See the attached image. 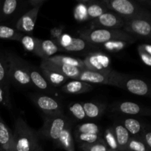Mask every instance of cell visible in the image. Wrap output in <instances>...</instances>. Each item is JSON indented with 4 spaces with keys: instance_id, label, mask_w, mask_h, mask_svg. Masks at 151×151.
I'll return each mask as SVG.
<instances>
[{
    "instance_id": "5bb4252c",
    "label": "cell",
    "mask_w": 151,
    "mask_h": 151,
    "mask_svg": "<svg viewBox=\"0 0 151 151\" xmlns=\"http://www.w3.org/2000/svg\"><path fill=\"white\" fill-rule=\"evenodd\" d=\"M112 110L118 113L130 116L147 114L146 109L136 103L129 101L119 102L112 106Z\"/></svg>"
},
{
    "instance_id": "e575fe53",
    "label": "cell",
    "mask_w": 151,
    "mask_h": 151,
    "mask_svg": "<svg viewBox=\"0 0 151 151\" xmlns=\"http://www.w3.org/2000/svg\"><path fill=\"white\" fill-rule=\"evenodd\" d=\"M103 139L105 142H106V145L109 147V149L112 150L119 151L112 127H109L105 131L104 137Z\"/></svg>"
},
{
    "instance_id": "bcb514c9",
    "label": "cell",
    "mask_w": 151,
    "mask_h": 151,
    "mask_svg": "<svg viewBox=\"0 0 151 151\" xmlns=\"http://www.w3.org/2000/svg\"><path fill=\"white\" fill-rule=\"evenodd\" d=\"M33 151H44V150H43V149L41 148V147L40 146V145L38 144V145H37L36 147H35V149H34Z\"/></svg>"
},
{
    "instance_id": "f907efd6",
    "label": "cell",
    "mask_w": 151,
    "mask_h": 151,
    "mask_svg": "<svg viewBox=\"0 0 151 151\" xmlns=\"http://www.w3.org/2000/svg\"><path fill=\"white\" fill-rule=\"evenodd\" d=\"M0 119H1V117H0Z\"/></svg>"
},
{
    "instance_id": "d6a6232c",
    "label": "cell",
    "mask_w": 151,
    "mask_h": 151,
    "mask_svg": "<svg viewBox=\"0 0 151 151\" xmlns=\"http://www.w3.org/2000/svg\"><path fill=\"white\" fill-rule=\"evenodd\" d=\"M68 109H69V114L75 119H78V120H83V119H86L83 103H73L69 105Z\"/></svg>"
},
{
    "instance_id": "4dcf8cb0",
    "label": "cell",
    "mask_w": 151,
    "mask_h": 151,
    "mask_svg": "<svg viewBox=\"0 0 151 151\" xmlns=\"http://www.w3.org/2000/svg\"><path fill=\"white\" fill-rule=\"evenodd\" d=\"M125 151H150L140 137H131L127 144Z\"/></svg>"
},
{
    "instance_id": "f35d334b",
    "label": "cell",
    "mask_w": 151,
    "mask_h": 151,
    "mask_svg": "<svg viewBox=\"0 0 151 151\" xmlns=\"http://www.w3.org/2000/svg\"><path fill=\"white\" fill-rule=\"evenodd\" d=\"M75 16L77 19L79 20H85L87 19L86 5L84 4H80L75 8Z\"/></svg>"
},
{
    "instance_id": "60d3db41",
    "label": "cell",
    "mask_w": 151,
    "mask_h": 151,
    "mask_svg": "<svg viewBox=\"0 0 151 151\" xmlns=\"http://www.w3.org/2000/svg\"><path fill=\"white\" fill-rule=\"evenodd\" d=\"M137 50H138L139 55L140 56V58L142 59V60L143 61V63L145 65H147V66H151V55H150L147 54L146 52H145L141 47L139 46L138 48H137Z\"/></svg>"
},
{
    "instance_id": "8fae6325",
    "label": "cell",
    "mask_w": 151,
    "mask_h": 151,
    "mask_svg": "<svg viewBox=\"0 0 151 151\" xmlns=\"http://www.w3.org/2000/svg\"><path fill=\"white\" fill-rule=\"evenodd\" d=\"M125 22V21L117 14L109 10L101 15L100 17L92 20L91 23L92 27L91 29L103 28L111 29H122Z\"/></svg>"
},
{
    "instance_id": "74e56055",
    "label": "cell",
    "mask_w": 151,
    "mask_h": 151,
    "mask_svg": "<svg viewBox=\"0 0 151 151\" xmlns=\"http://www.w3.org/2000/svg\"><path fill=\"white\" fill-rule=\"evenodd\" d=\"M9 86H10L0 85V105L10 109L11 107V103L10 100Z\"/></svg>"
},
{
    "instance_id": "30bf717a",
    "label": "cell",
    "mask_w": 151,
    "mask_h": 151,
    "mask_svg": "<svg viewBox=\"0 0 151 151\" xmlns=\"http://www.w3.org/2000/svg\"><path fill=\"white\" fill-rule=\"evenodd\" d=\"M83 60L86 69L88 70L101 73H106L111 70L110 69V58L100 52L90 53Z\"/></svg>"
},
{
    "instance_id": "ffe728a7",
    "label": "cell",
    "mask_w": 151,
    "mask_h": 151,
    "mask_svg": "<svg viewBox=\"0 0 151 151\" xmlns=\"http://www.w3.org/2000/svg\"><path fill=\"white\" fill-rule=\"evenodd\" d=\"M19 41L22 44L26 51L29 52L41 58V48H40L41 39L29 35L22 34Z\"/></svg>"
},
{
    "instance_id": "836d02e7",
    "label": "cell",
    "mask_w": 151,
    "mask_h": 151,
    "mask_svg": "<svg viewBox=\"0 0 151 151\" xmlns=\"http://www.w3.org/2000/svg\"><path fill=\"white\" fill-rule=\"evenodd\" d=\"M130 44H131V43L125 41L116 40V41H109V42L105 43L102 45L107 51L111 52H116L121 51L122 50L125 49Z\"/></svg>"
},
{
    "instance_id": "52a82bcc",
    "label": "cell",
    "mask_w": 151,
    "mask_h": 151,
    "mask_svg": "<svg viewBox=\"0 0 151 151\" xmlns=\"http://www.w3.org/2000/svg\"><path fill=\"white\" fill-rule=\"evenodd\" d=\"M122 29L134 37L150 38L151 34L150 18H137L125 21Z\"/></svg>"
},
{
    "instance_id": "ab89813d",
    "label": "cell",
    "mask_w": 151,
    "mask_h": 151,
    "mask_svg": "<svg viewBox=\"0 0 151 151\" xmlns=\"http://www.w3.org/2000/svg\"><path fill=\"white\" fill-rule=\"evenodd\" d=\"M139 137L145 143L147 147L151 150V133L150 127H145Z\"/></svg>"
},
{
    "instance_id": "f1b7e54d",
    "label": "cell",
    "mask_w": 151,
    "mask_h": 151,
    "mask_svg": "<svg viewBox=\"0 0 151 151\" xmlns=\"http://www.w3.org/2000/svg\"><path fill=\"white\" fill-rule=\"evenodd\" d=\"M22 34H23L22 32H19L14 28L5 26V25H0V38L1 39L14 40V41H19Z\"/></svg>"
},
{
    "instance_id": "ee69618b",
    "label": "cell",
    "mask_w": 151,
    "mask_h": 151,
    "mask_svg": "<svg viewBox=\"0 0 151 151\" xmlns=\"http://www.w3.org/2000/svg\"><path fill=\"white\" fill-rule=\"evenodd\" d=\"M139 47L144 50L145 52L147 53V54L150 55H151V46L149 44H143L139 45Z\"/></svg>"
},
{
    "instance_id": "1f68e13d",
    "label": "cell",
    "mask_w": 151,
    "mask_h": 151,
    "mask_svg": "<svg viewBox=\"0 0 151 151\" xmlns=\"http://www.w3.org/2000/svg\"><path fill=\"white\" fill-rule=\"evenodd\" d=\"M75 140L79 144V145L83 144H93L103 139L101 135L99 134H80V133H75Z\"/></svg>"
},
{
    "instance_id": "603a6c76",
    "label": "cell",
    "mask_w": 151,
    "mask_h": 151,
    "mask_svg": "<svg viewBox=\"0 0 151 151\" xmlns=\"http://www.w3.org/2000/svg\"><path fill=\"white\" fill-rule=\"evenodd\" d=\"M86 118L97 119L101 116L106 109V106L96 102H86L83 103Z\"/></svg>"
},
{
    "instance_id": "7c38bea8",
    "label": "cell",
    "mask_w": 151,
    "mask_h": 151,
    "mask_svg": "<svg viewBox=\"0 0 151 151\" xmlns=\"http://www.w3.org/2000/svg\"><path fill=\"white\" fill-rule=\"evenodd\" d=\"M40 69L43 76L52 86H62L67 82L68 78L57 72L47 60H42Z\"/></svg>"
},
{
    "instance_id": "4316f807",
    "label": "cell",
    "mask_w": 151,
    "mask_h": 151,
    "mask_svg": "<svg viewBox=\"0 0 151 151\" xmlns=\"http://www.w3.org/2000/svg\"><path fill=\"white\" fill-rule=\"evenodd\" d=\"M109 11L106 6L104 5L102 1L100 2H95V1H89L86 5V13L87 19H94L100 17L101 15Z\"/></svg>"
},
{
    "instance_id": "5b68a950",
    "label": "cell",
    "mask_w": 151,
    "mask_h": 151,
    "mask_svg": "<svg viewBox=\"0 0 151 151\" xmlns=\"http://www.w3.org/2000/svg\"><path fill=\"white\" fill-rule=\"evenodd\" d=\"M8 60V81L20 88L33 86L29 79L28 72L29 63L13 52H7Z\"/></svg>"
},
{
    "instance_id": "2e32d148",
    "label": "cell",
    "mask_w": 151,
    "mask_h": 151,
    "mask_svg": "<svg viewBox=\"0 0 151 151\" xmlns=\"http://www.w3.org/2000/svg\"><path fill=\"white\" fill-rule=\"evenodd\" d=\"M28 72H29V79L32 86L41 91H48V92H51L53 91L52 86L49 83L48 81L43 76L40 71L29 64L28 65Z\"/></svg>"
},
{
    "instance_id": "f546056e",
    "label": "cell",
    "mask_w": 151,
    "mask_h": 151,
    "mask_svg": "<svg viewBox=\"0 0 151 151\" xmlns=\"http://www.w3.org/2000/svg\"><path fill=\"white\" fill-rule=\"evenodd\" d=\"M75 133L101 135V128L98 125L94 122H85L77 126Z\"/></svg>"
},
{
    "instance_id": "8d00e7d4",
    "label": "cell",
    "mask_w": 151,
    "mask_h": 151,
    "mask_svg": "<svg viewBox=\"0 0 151 151\" xmlns=\"http://www.w3.org/2000/svg\"><path fill=\"white\" fill-rule=\"evenodd\" d=\"M82 151H107L109 147L103 139L93 144H83L79 145Z\"/></svg>"
},
{
    "instance_id": "b9f144b4",
    "label": "cell",
    "mask_w": 151,
    "mask_h": 151,
    "mask_svg": "<svg viewBox=\"0 0 151 151\" xmlns=\"http://www.w3.org/2000/svg\"><path fill=\"white\" fill-rule=\"evenodd\" d=\"M63 29L64 27L60 25L59 27H56L52 28L50 29V35H51L52 40H57L63 35Z\"/></svg>"
},
{
    "instance_id": "d590c367",
    "label": "cell",
    "mask_w": 151,
    "mask_h": 151,
    "mask_svg": "<svg viewBox=\"0 0 151 151\" xmlns=\"http://www.w3.org/2000/svg\"><path fill=\"white\" fill-rule=\"evenodd\" d=\"M18 4L19 1L17 0H5L1 6L0 12L1 15L5 17L13 15L17 9Z\"/></svg>"
},
{
    "instance_id": "7dc6e473",
    "label": "cell",
    "mask_w": 151,
    "mask_h": 151,
    "mask_svg": "<svg viewBox=\"0 0 151 151\" xmlns=\"http://www.w3.org/2000/svg\"><path fill=\"white\" fill-rule=\"evenodd\" d=\"M107 151H117V150H110V149H109Z\"/></svg>"
},
{
    "instance_id": "277c9868",
    "label": "cell",
    "mask_w": 151,
    "mask_h": 151,
    "mask_svg": "<svg viewBox=\"0 0 151 151\" xmlns=\"http://www.w3.org/2000/svg\"><path fill=\"white\" fill-rule=\"evenodd\" d=\"M109 85L125 89L135 95L148 97L150 94L147 82L114 70H111L109 73Z\"/></svg>"
},
{
    "instance_id": "9a60e30c",
    "label": "cell",
    "mask_w": 151,
    "mask_h": 151,
    "mask_svg": "<svg viewBox=\"0 0 151 151\" xmlns=\"http://www.w3.org/2000/svg\"><path fill=\"white\" fill-rule=\"evenodd\" d=\"M111 71L106 73L93 72L88 69H83L78 77V81H83L87 83L105 84L109 85V73Z\"/></svg>"
},
{
    "instance_id": "cb8c5ba5",
    "label": "cell",
    "mask_w": 151,
    "mask_h": 151,
    "mask_svg": "<svg viewBox=\"0 0 151 151\" xmlns=\"http://www.w3.org/2000/svg\"><path fill=\"white\" fill-rule=\"evenodd\" d=\"M47 60L52 63L75 66V67L80 68L81 69H86L83 60L82 59L78 58H73L66 55H54L52 57L49 58Z\"/></svg>"
},
{
    "instance_id": "44dd1931",
    "label": "cell",
    "mask_w": 151,
    "mask_h": 151,
    "mask_svg": "<svg viewBox=\"0 0 151 151\" xmlns=\"http://www.w3.org/2000/svg\"><path fill=\"white\" fill-rule=\"evenodd\" d=\"M0 146L4 151L13 150V132L0 119Z\"/></svg>"
},
{
    "instance_id": "83f0119b",
    "label": "cell",
    "mask_w": 151,
    "mask_h": 151,
    "mask_svg": "<svg viewBox=\"0 0 151 151\" xmlns=\"http://www.w3.org/2000/svg\"><path fill=\"white\" fill-rule=\"evenodd\" d=\"M8 60L7 53L0 52V85L10 86L8 81Z\"/></svg>"
},
{
    "instance_id": "f6af8a7d",
    "label": "cell",
    "mask_w": 151,
    "mask_h": 151,
    "mask_svg": "<svg viewBox=\"0 0 151 151\" xmlns=\"http://www.w3.org/2000/svg\"><path fill=\"white\" fill-rule=\"evenodd\" d=\"M137 2L145 8V7H150L151 2L150 0H139V1H137Z\"/></svg>"
},
{
    "instance_id": "681fc988",
    "label": "cell",
    "mask_w": 151,
    "mask_h": 151,
    "mask_svg": "<svg viewBox=\"0 0 151 151\" xmlns=\"http://www.w3.org/2000/svg\"><path fill=\"white\" fill-rule=\"evenodd\" d=\"M10 151H14V150H10Z\"/></svg>"
},
{
    "instance_id": "e0dca14e",
    "label": "cell",
    "mask_w": 151,
    "mask_h": 151,
    "mask_svg": "<svg viewBox=\"0 0 151 151\" xmlns=\"http://www.w3.org/2000/svg\"><path fill=\"white\" fill-rule=\"evenodd\" d=\"M93 88L94 87L91 84L78 80H72L63 84L61 86V90L69 94H81L91 91Z\"/></svg>"
},
{
    "instance_id": "7bdbcfd3",
    "label": "cell",
    "mask_w": 151,
    "mask_h": 151,
    "mask_svg": "<svg viewBox=\"0 0 151 151\" xmlns=\"http://www.w3.org/2000/svg\"><path fill=\"white\" fill-rule=\"evenodd\" d=\"M46 0H30L29 1V3L31 6H32V8L35 7H41L42 4L45 2Z\"/></svg>"
},
{
    "instance_id": "7a4b0ae2",
    "label": "cell",
    "mask_w": 151,
    "mask_h": 151,
    "mask_svg": "<svg viewBox=\"0 0 151 151\" xmlns=\"http://www.w3.org/2000/svg\"><path fill=\"white\" fill-rule=\"evenodd\" d=\"M38 134L22 118L15 122L13 131V150L33 151L38 145Z\"/></svg>"
},
{
    "instance_id": "484cf974",
    "label": "cell",
    "mask_w": 151,
    "mask_h": 151,
    "mask_svg": "<svg viewBox=\"0 0 151 151\" xmlns=\"http://www.w3.org/2000/svg\"><path fill=\"white\" fill-rule=\"evenodd\" d=\"M41 58L42 60H47L49 58L52 57L57 52L60 51L58 45L54 40H41Z\"/></svg>"
},
{
    "instance_id": "8992f818",
    "label": "cell",
    "mask_w": 151,
    "mask_h": 151,
    "mask_svg": "<svg viewBox=\"0 0 151 151\" xmlns=\"http://www.w3.org/2000/svg\"><path fill=\"white\" fill-rule=\"evenodd\" d=\"M70 122L63 114L56 115H47L44 118V124L37 134L44 139L56 142L60 134Z\"/></svg>"
},
{
    "instance_id": "6da1fadb",
    "label": "cell",
    "mask_w": 151,
    "mask_h": 151,
    "mask_svg": "<svg viewBox=\"0 0 151 151\" xmlns=\"http://www.w3.org/2000/svg\"><path fill=\"white\" fill-rule=\"evenodd\" d=\"M81 38L85 40L89 44H103L111 41H125L130 43H134L137 38L127 33L122 29H111L103 28L84 29L80 32Z\"/></svg>"
},
{
    "instance_id": "d6986e66",
    "label": "cell",
    "mask_w": 151,
    "mask_h": 151,
    "mask_svg": "<svg viewBox=\"0 0 151 151\" xmlns=\"http://www.w3.org/2000/svg\"><path fill=\"white\" fill-rule=\"evenodd\" d=\"M56 145L60 148L66 151H75V142L72 134V125L71 122L63 129L60 137L56 141Z\"/></svg>"
},
{
    "instance_id": "3957f363",
    "label": "cell",
    "mask_w": 151,
    "mask_h": 151,
    "mask_svg": "<svg viewBox=\"0 0 151 151\" xmlns=\"http://www.w3.org/2000/svg\"><path fill=\"white\" fill-rule=\"evenodd\" d=\"M102 2L110 11L120 16L125 21L137 18H151L150 13L145 7L131 0H103Z\"/></svg>"
},
{
    "instance_id": "d4e9b609",
    "label": "cell",
    "mask_w": 151,
    "mask_h": 151,
    "mask_svg": "<svg viewBox=\"0 0 151 151\" xmlns=\"http://www.w3.org/2000/svg\"><path fill=\"white\" fill-rule=\"evenodd\" d=\"M50 63L52 66L55 69L57 72L60 73L61 75H64L68 79L78 80V77L81 75V72L83 69H81L80 68L75 67V66H67L64 64H60V63H55L47 60Z\"/></svg>"
},
{
    "instance_id": "7402d4cb",
    "label": "cell",
    "mask_w": 151,
    "mask_h": 151,
    "mask_svg": "<svg viewBox=\"0 0 151 151\" xmlns=\"http://www.w3.org/2000/svg\"><path fill=\"white\" fill-rule=\"evenodd\" d=\"M120 122L128 131L131 137H139L143 129L145 127V125L141 121L133 117L125 118L121 120Z\"/></svg>"
},
{
    "instance_id": "ac0fdd59",
    "label": "cell",
    "mask_w": 151,
    "mask_h": 151,
    "mask_svg": "<svg viewBox=\"0 0 151 151\" xmlns=\"http://www.w3.org/2000/svg\"><path fill=\"white\" fill-rule=\"evenodd\" d=\"M115 138L119 151H125L127 144L131 138V135L120 122H116L112 125Z\"/></svg>"
},
{
    "instance_id": "ba28073f",
    "label": "cell",
    "mask_w": 151,
    "mask_h": 151,
    "mask_svg": "<svg viewBox=\"0 0 151 151\" xmlns=\"http://www.w3.org/2000/svg\"><path fill=\"white\" fill-rule=\"evenodd\" d=\"M58 45L60 51L69 52H78L93 48V44H89L81 38H75L70 35L63 33V35L57 40H54Z\"/></svg>"
},
{
    "instance_id": "c3c4849f",
    "label": "cell",
    "mask_w": 151,
    "mask_h": 151,
    "mask_svg": "<svg viewBox=\"0 0 151 151\" xmlns=\"http://www.w3.org/2000/svg\"><path fill=\"white\" fill-rule=\"evenodd\" d=\"M0 10H1V2H0Z\"/></svg>"
},
{
    "instance_id": "4fadbf2b",
    "label": "cell",
    "mask_w": 151,
    "mask_h": 151,
    "mask_svg": "<svg viewBox=\"0 0 151 151\" xmlns=\"http://www.w3.org/2000/svg\"><path fill=\"white\" fill-rule=\"evenodd\" d=\"M39 7L32 8L29 11L24 14L16 25V30L19 32H31L33 31L35 27V22H36L37 17L39 13Z\"/></svg>"
},
{
    "instance_id": "9c48e42d",
    "label": "cell",
    "mask_w": 151,
    "mask_h": 151,
    "mask_svg": "<svg viewBox=\"0 0 151 151\" xmlns=\"http://www.w3.org/2000/svg\"><path fill=\"white\" fill-rule=\"evenodd\" d=\"M31 99L37 108L46 115L63 114V106L62 103L52 97L42 94H35L31 96Z\"/></svg>"
}]
</instances>
